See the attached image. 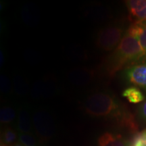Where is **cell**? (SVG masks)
I'll return each mask as SVG.
<instances>
[{
    "mask_svg": "<svg viewBox=\"0 0 146 146\" xmlns=\"http://www.w3.org/2000/svg\"><path fill=\"white\" fill-rule=\"evenodd\" d=\"M84 109L87 114L94 117L115 118L120 125L131 130L136 126L132 115L121 107L114 97L106 93L99 92L89 96L84 103Z\"/></svg>",
    "mask_w": 146,
    "mask_h": 146,
    "instance_id": "obj_1",
    "label": "cell"
},
{
    "mask_svg": "<svg viewBox=\"0 0 146 146\" xmlns=\"http://www.w3.org/2000/svg\"><path fill=\"white\" fill-rule=\"evenodd\" d=\"M145 58V54L139 41L126 31L111 56L109 70L111 73H114L125 66L133 64Z\"/></svg>",
    "mask_w": 146,
    "mask_h": 146,
    "instance_id": "obj_2",
    "label": "cell"
},
{
    "mask_svg": "<svg viewBox=\"0 0 146 146\" xmlns=\"http://www.w3.org/2000/svg\"><path fill=\"white\" fill-rule=\"evenodd\" d=\"M125 34L124 29L120 26H110L102 29L97 36V46L105 51L115 50Z\"/></svg>",
    "mask_w": 146,
    "mask_h": 146,
    "instance_id": "obj_3",
    "label": "cell"
},
{
    "mask_svg": "<svg viewBox=\"0 0 146 146\" xmlns=\"http://www.w3.org/2000/svg\"><path fill=\"white\" fill-rule=\"evenodd\" d=\"M125 75L131 83L146 90V63L129 67L125 71Z\"/></svg>",
    "mask_w": 146,
    "mask_h": 146,
    "instance_id": "obj_4",
    "label": "cell"
},
{
    "mask_svg": "<svg viewBox=\"0 0 146 146\" xmlns=\"http://www.w3.org/2000/svg\"><path fill=\"white\" fill-rule=\"evenodd\" d=\"M94 76L95 71L88 68H73L67 74L68 81L78 86H83L91 83Z\"/></svg>",
    "mask_w": 146,
    "mask_h": 146,
    "instance_id": "obj_5",
    "label": "cell"
},
{
    "mask_svg": "<svg viewBox=\"0 0 146 146\" xmlns=\"http://www.w3.org/2000/svg\"><path fill=\"white\" fill-rule=\"evenodd\" d=\"M33 122L36 129L41 136L47 137L52 135L53 133L52 118L47 112L38 111L35 113Z\"/></svg>",
    "mask_w": 146,
    "mask_h": 146,
    "instance_id": "obj_6",
    "label": "cell"
},
{
    "mask_svg": "<svg viewBox=\"0 0 146 146\" xmlns=\"http://www.w3.org/2000/svg\"><path fill=\"white\" fill-rule=\"evenodd\" d=\"M126 4L133 23L146 22V0H130Z\"/></svg>",
    "mask_w": 146,
    "mask_h": 146,
    "instance_id": "obj_7",
    "label": "cell"
},
{
    "mask_svg": "<svg viewBox=\"0 0 146 146\" xmlns=\"http://www.w3.org/2000/svg\"><path fill=\"white\" fill-rule=\"evenodd\" d=\"M127 31L139 41L146 58V22L133 23Z\"/></svg>",
    "mask_w": 146,
    "mask_h": 146,
    "instance_id": "obj_8",
    "label": "cell"
},
{
    "mask_svg": "<svg viewBox=\"0 0 146 146\" xmlns=\"http://www.w3.org/2000/svg\"><path fill=\"white\" fill-rule=\"evenodd\" d=\"M99 146H131V143L119 135L106 132L98 139Z\"/></svg>",
    "mask_w": 146,
    "mask_h": 146,
    "instance_id": "obj_9",
    "label": "cell"
},
{
    "mask_svg": "<svg viewBox=\"0 0 146 146\" xmlns=\"http://www.w3.org/2000/svg\"><path fill=\"white\" fill-rule=\"evenodd\" d=\"M18 129L20 133L30 134L32 130V125L29 114L25 109L20 110L18 120Z\"/></svg>",
    "mask_w": 146,
    "mask_h": 146,
    "instance_id": "obj_10",
    "label": "cell"
},
{
    "mask_svg": "<svg viewBox=\"0 0 146 146\" xmlns=\"http://www.w3.org/2000/svg\"><path fill=\"white\" fill-rule=\"evenodd\" d=\"M123 96L132 104H138L143 102L145 99L141 91L135 87H131L126 89L123 92Z\"/></svg>",
    "mask_w": 146,
    "mask_h": 146,
    "instance_id": "obj_11",
    "label": "cell"
},
{
    "mask_svg": "<svg viewBox=\"0 0 146 146\" xmlns=\"http://www.w3.org/2000/svg\"><path fill=\"white\" fill-rule=\"evenodd\" d=\"M16 117L15 111L11 107L5 106L0 110V121L1 123H10Z\"/></svg>",
    "mask_w": 146,
    "mask_h": 146,
    "instance_id": "obj_12",
    "label": "cell"
},
{
    "mask_svg": "<svg viewBox=\"0 0 146 146\" xmlns=\"http://www.w3.org/2000/svg\"><path fill=\"white\" fill-rule=\"evenodd\" d=\"M16 139H17V134L15 131L11 128H6L1 134V142H3V143L8 145H12L14 144Z\"/></svg>",
    "mask_w": 146,
    "mask_h": 146,
    "instance_id": "obj_13",
    "label": "cell"
},
{
    "mask_svg": "<svg viewBox=\"0 0 146 146\" xmlns=\"http://www.w3.org/2000/svg\"><path fill=\"white\" fill-rule=\"evenodd\" d=\"M52 94V88L47 83L41 82L40 83L36 84L33 89V94L35 96H45L47 95H51Z\"/></svg>",
    "mask_w": 146,
    "mask_h": 146,
    "instance_id": "obj_14",
    "label": "cell"
},
{
    "mask_svg": "<svg viewBox=\"0 0 146 146\" xmlns=\"http://www.w3.org/2000/svg\"><path fill=\"white\" fill-rule=\"evenodd\" d=\"M19 142L24 146H36L35 139L31 135L27 133H20L18 135Z\"/></svg>",
    "mask_w": 146,
    "mask_h": 146,
    "instance_id": "obj_15",
    "label": "cell"
},
{
    "mask_svg": "<svg viewBox=\"0 0 146 146\" xmlns=\"http://www.w3.org/2000/svg\"><path fill=\"white\" fill-rule=\"evenodd\" d=\"M131 146H146V132L145 131L139 133L133 139Z\"/></svg>",
    "mask_w": 146,
    "mask_h": 146,
    "instance_id": "obj_16",
    "label": "cell"
},
{
    "mask_svg": "<svg viewBox=\"0 0 146 146\" xmlns=\"http://www.w3.org/2000/svg\"><path fill=\"white\" fill-rule=\"evenodd\" d=\"M1 89L4 93H9L11 89L8 78L5 76H1Z\"/></svg>",
    "mask_w": 146,
    "mask_h": 146,
    "instance_id": "obj_17",
    "label": "cell"
},
{
    "mask_svg": "<svg viewBox=\"0 0 146 146\" xmlns=\"http://www.w3.org/2000/svg\"><path fill=\"white\" fill-rule=\"evenodd\" d=\"M138 116L140 120L146 122V101L144 102L139 108Z\"/></svg>",
    "mask_w": 146,
    "mask_h": 146,
    "instance_id": "obj_18",
    "label": "cell"
},
{
    "mask_svg": "<svg viewBox=\"0 0 146 146\" xmlns=\"http://www.w3.org/2000/svg\"><path fill=\"white\" fill-rule=\"evenodd\" d=\"M11 146H24V145L21 143V142H16V143L13 144V145Z\"/></svg>",
    "mask_w": 146,
    "mask_h": 146,
    "instance_id": "obj_19",
    "label": "cell"
},
{
    "mask_svg": "<svg viewBox=\"0 0 146 146\" xmlns=\"http://www.w3.org/2000/svg\"><path fill=\"white\" fill-rule=\"evenodd\" d=\"M0 146H8V145H6V144L3 143V142H1V145H0Z\"/></svg>",
    "mask_w": 146,
    "mask_h": 146,
    "instance_id": "obj_20",
    "label": "cell"
},
{
    "mask_svg": "<svg viewBox=\"0 0 146 146\" xmlns=\"http://www.w3.org/2000/svg\"><path fill=\"white\" fill-rule=\"evenodd\" d=\"M145 132H146V130H145Z\"/></svg>",
    "mask_w": 146,
    "mask_h": 146,
    "instance_id": "obj_21",
    "label": "cell"
}]
</instances>
